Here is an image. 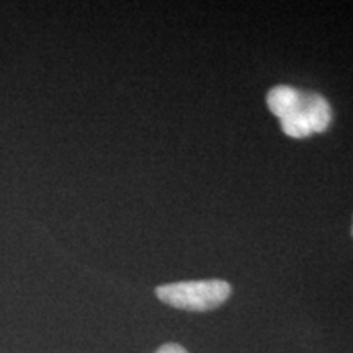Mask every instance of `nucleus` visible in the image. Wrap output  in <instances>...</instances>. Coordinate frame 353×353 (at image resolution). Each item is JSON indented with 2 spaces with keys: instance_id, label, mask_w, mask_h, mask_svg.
I'll list each match as a JSON object with an SVG mask.
<instances>
[{
  "instance_id": "obj_1",
  "label": "nucleus",
  "mask_w": 353,
  "mask_h": 353,
  "mask_svg": "<svg viewBox=\"0 0 353 353\" xmlns=\"http://www.w3.org/2000/svg\"><path fill=\"white\" fill-rule=\"evenodd\" d=\"M267 103L270 112L280 118L281 130L290 138H307L325 131L332 120L329 101L314 92L276 85L268 92Z\"/></svg>"
},
{
  "instance_id": "obj_2",
  "label": "nucleus",
  "mask_w": 353,
  "mask_h": 353,
  "mask_svg": "<svg viewBox=\"0 0 353 353\" xmlns=\"http://www.w3.org/2000/svg\"><path fill=\"white\" fill-rule=\"evenodd\" d=\"M157 298L169 306L187 311H211L231 296V285L224 280L180 281L159 286Z\"/></svg>"
},
{
  "instance_id": "obj_3",
  "label": "nucleus",
  "mask_w": 353,
  "mask_h": 353,
  "mask_svg": "<svg viewBox=\"0 0 353 353\" xmlns=\"http://www.w3.org/2000/svg\"><path fill=\"white\" fill-rule=\"evenodd\" d=\"M156 353H188V352L185 350L182 345H179V343H165V345H162Z\"/></svg>"
}]
</instances>
